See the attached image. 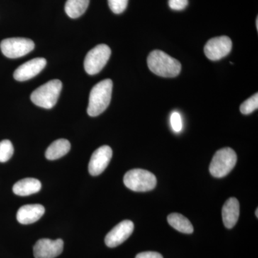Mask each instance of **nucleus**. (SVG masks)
Masks as SVG:
<instances>
[{
	"mask_svg": "<svg viewBox=\"0 0 258 258\" xmlns=\"http://www.w3.org/2000/svg\"><path fill=\"white\" fill-rule=\"evenodd\" d=\"M147 64L152 73L161 77L174 78L181 72L179 61L161 50L152 51L148 56Z\"/></svg>",
	"mask_w": 258,
	"mask_h": 258,
	"instance_id": "f257e3e1",
	"label": "nucleus"
},
{
	"mask_svg": "<svg viewBox=\"0 0 258 258\" xmlns=\"http://www.w3.org/2000/svg\"><path fill=\"white\" fill-rule=\"evenodd\" d=\"M112 90L113 82L111 79L103 80L93 86L90 93L87 108L90 116H98L106 111L111 102Z\"/></svg>",
	"mask_w": 258,
	"mask_h": 258,
	"instance_id": "f03ea898",
	"label": "nucleus"
},
{
	"mask_svg": "<svg viewBox=\"0 0 258 258\" xmlns=\"http://www.w3.org/2000/svg\"><path fill=\"white\" fill-rule=\"evenodd\" d=\"M62 84L60 80H51L32 92L30 98L34 104L50 109L57 103Z\"/></svg>",
	"mask_w": 258,
	"mask_h": 258,
	"instance_id": "7ed1b4c3",
	"label": "nucleus"
},
{
	"mask_svg": "<svg viewBox=\"0 0 258 258\" xmlns=\"http://www.w3.org/2000/svg\"><path fill=\"white\" fill-rule=\"evenodd\" d=\"M157 178L150 171L136 169L127 171L123 183L129 189L139 192L151 191L157 186Z\"/></svg>",
	"mask_w": 258,
	"mask_h": 258,
	"instance_id": "20e7f679",
	"label": "nucleus"
},
{
	"mask_svg": "<svg viewBox=\"0 0 258 258\" xmlns=\"http://www.w3.org/2000/svg\"><path fill=\"white\" fill-rule=\"evenodd\" d=\"M237 154L231 148H224L215 153L210 165V172L215 178L227 176L235 167Z\"/></svg>",
	"mask_w": 258,
	"mask_h": 258,
	"instance_id": "39448f33",
	"label": "nucleus"
},
{
	"mask_svg": "<svg viewBox=\"0 0 258 258\" xmlns=\"http://www.w3.org/2000/svg\"><path fill=\"white\" fill-rule=\"evenodd\" d=\"M111 55V48L105 44L93 47L88 52L85 58V71L89 75L98 74L105 67Z\"/></svg>",
	"mask_w": 258,
	"mask_h": 258,
	"instance_id": "423d86ee",
	"label": "nucleus"
},
{
	"mask_svg": "<svg viewBox=\"0 0 258 258\" xmlns=\"http://www.w3.org/2000/svg\"><path fill=\"white\" fill-rule=\"evenodd\" d=\"M0 48L7 57L18 58L30 53L35 48V43L30 39L13 37L3 40L0 43Z\"/></svg>",
	"mask_w": 258,
	"mask_h": 258,
	"instance_id": "0eeeda50",
	"label": "nucleus"
},
{
	"mask_svg": "<svg viewBox=\"0 0 258 258\" xmlns=\"http://www.w3.org/2000/svg\"><path fill=\"white\" fill-rule=\"evenodd\" d=\"M232 47V42L230 37L220 36L210 39L205 45L204 51L208 59L216 61L228 55Z\"/></svg>",
	"mask_w": 258,
	"mask_h": 258,
	"instance_id": "6e6552de",
	"label": "nucleus"
},
{
	"mask_svg": "<svg viewBox=\"0 0 258 258\" xmlns=\"http://www.w3.org/2000/svg\"><path fill=\"white\" fill-rule=\"evenodd\" d=\"M64 242L61 239L52 240L50 239H40L33 247L35 258H55L60 255L63 250Z\"/></svg>",
	"mask_w": 258,
	"mask_h": 258,
	"instance_id": "1a4fd4ad",
	"label": "nucleus"
},
{
	"mask_svg": "<svg viewBox=\"0 0 258 258\" xmlns=\"http://www.w3.org/2000/svg\"><path fill=\"white\" fill-rule=\"evenodd\" d=\"M113 156V151L108 146H103L97 149L91 156L88 164V171L92 176L101 174L106 169Z\"/></svg>",
	"mask_w": 258,
	"mask_h": 258,
	"instance_id": "9d476101",
	"label": "nucleus"
},
{
	"mask_svg": "<svg viewBox=\"0 0 258 258\" xmlns=\"http://www.w3.org/2000/svg\"><path fill=\"white\" fill-rule=\"evenodd\" d=\"M134 225L130 220H123L113 229L106 236L105 243L108 247H117L124 242L133 233Z\"/></svg>",
	"mask_w": 258,
	"mask_h": 258,
	"instance_id": "9b49d317",
	"label": "nucleus"
},
{
	"mask_svg": "<svg viewBox=\"0 0 258 258\" xmlns=\"http://www.w3.org/2000/svg\"><path fill=\"white\" fill-rule=\"evenodd\" d=\"M47 61L42 57H37L20 66L14 73V79L18 81H25L40 74L46 66Z\"/></svg>",
	"mask_w": 258,
	"mask_h": 258,
	"instance_id": "f8f14e48",
	"label": "nucleus"
},
{
	"mask_svg": "<svg viewBox=\"0 0 258 258\" xmlns=\"http://www.w3.org/2000/svg\"><path fill=\"white\" fill-rule=\"evenodd\" d=\"M45 211V208L41 205H24L18 210L17 220L22 225L32 224L40 220Z\"/></svg>",
	"mask_w": 258,
	"mask_h": 258,
	"instance_id": "ddd939ff",
	"label": "nucleus"
},
{
	"mask_svg": "<svg viewBox=\"0 0 258 258\" xmlns=\"http://www.w3.org/2000/svg\"><path fill=\"white\" fill-rule=\"evenodd\" d=\"M222 220L227 229H232L238 221L240 216V204L235 198L225 202L222 210Z\"/></svg>",
	"mask_w": 258,
	"mask_h": 258,
	"instance_id": "4468645a",
	"label": "nucleus"
},
{
	"mask_svg": "<svg viewBox=\"0 0 258 258\" xmlns=\"http://www.w3.org/2000/svg\"><path fill=\"white\" fill-rule=\"evenodd\" d=\"M41 187V182L38 179L25 178L15 183L13 190L15 195L24 197L38 192Z\"/></svg>",
	"mask_w": 258,
	"mask_h": 258,
	"instance_id": "2eb2a0df",
	"label": "nucleus"
},
{
	"mask_svg": "<svg viewBox=\"0 0 258 258\" xmlns=\"http://www.w3.org/2000/svg\"><path fill=\"white\" fill-rule=\"evenodd\" d=\"M71 143L67 139H60L50 144L45 152V157L48 160H56L64 157L71 150Z\"/></svg>",
	"mask_w": 258,
	"mask_h": 258,
	"instance_id": "dca6fc26",
	"label": "nucleus"
},
{
	"mask_svg": "<svg viewBox=\"0 0 258 258\" xmlns=\"http://www.w3.org/2000/svg\"><path fill=\"white\" fill-rule=\"evenodd\" d=\"M169 225L173 228L184 234H191L194 227L191 222L186 217L179 213H171L167 217Z\"/></svg>",
	"mask_w": 258,
	"mask_h": 258,
	"instance_id": "f3484780",
	"label": "nucleus"
},
{
	"mask_svg": "<svg viewBox=\"0 0 258 258\" xmlns=\"http://www.w3.org/2000/svg\"><path fill=\"white\" fill-rule=\"evenodd\" d=\"M89 3L90 0H67L64 5L66 14L71 18H79L87 10Z\"/></svg>",
	"mask_w": 258,
	"mask_h": 258,
	"instance_id": "a211bd4d",
	"label": "nucleus"
},
{
	"mask_svg": "<svg viewBox=\"0 0 258 258\" xmlns=\"http://www.w3.org/2000/svg\"><path fill=\"white\" fill-rule=\"evenodd\" d=\"M14 154V147L9 140L0 142V162L9 161Z\"/></svg>",
	"mask_w": 258,
	"mask_h": 258,
	"instance_id": "6ab92c4d",
	"label": "nucleus"
},
{
	"mask_svg": "<svg viewBox=\"0 0 258 258\" xmlns=\"http://www.w3.org/2000/svg\"><path fill=\"white\" fill-rule=\"evenodd\" d=\"M258 108V94L255 93L241 104L240 111L242 114L249 115Z\"/></svg>",
	"mask_w": 258,
	"mask_h": 258,
	"instance_id": "aec40b11",
	"label": "nucleus"
},
{
	"mask_svg": "<svg viewBox=\"0 0 258 258\" xmlns=\"http://www.w3.org/2000/svg\"><path fill=\"white\" fill-rule=\"evenodd\" d=\"M110 9L115 14H120L126 9L128 0H108Z\"/></svg>",
	"mask_w": 258,
	"mask_h": 258,
	"instance_id": "412c9836",
	"label": "nucleus"
},
{
	"mask_svg": "<svg viewBox=\"0 0 258 258\" xmlns=\"http://www.w3.org/2000/svg\"><path fill=\"white\" fill-rule=\"evenodd\" d=\"M170 123L171 128L176 133H179V132H181L183 128L182 118H181V115L179 112L174 111L171 113Z\"/></svg>",
	"mask_w": 258,
	"mask_h": 258,
	"instance_id": "4be33fe9",
	"label": "nucleus"
},
{
	"mask_svg": "<svg viewBox=\"0 0 258 258\" xmlns=\"http://www.w3.org/2000/svg\"><path fill=\"white\" fill-rule=\"evenodd\" d=\"M188 0H169V6L171 10L181 11L187 7Z\"/></svg>",
	"mask_w": 258,
	"mask_h": 258,
	"instance_id": "5701e85b",
	"label": "nucleus"
},
{
	"mask_svg": "<svg viewBox=\"0 0 258 258\" xmlns=\"http://www.w3.org/2000/svg\"><path fill=\"white\" fill-rule=\"evenodd\" d=\"M136 258H163V256L157 252H143L137 254Z\"/></svg>",
	"mask_w": 258,
	"mask_h": 258,
	"instance_id": "b1692460",
	"label": "nucleus"
},
{
	"mask_svg": "<svg viewBox=\"0 0 258 258\" xmlns=\"http://www.w3.org/2000/svg\"><path fill=\"white\" fill-rule=\"evenodd\" d=\"M256 28H257V30H258V18L256 19Z\"/></svg>",
	"mask_w": 258,
	"mask_h": 258,
	"instance_id": "393cba45",
	"label": "nucleus"
},
{
	"mask_svg": "<svg viewBox=\"0 0 258 258\" xmlns=\"http://www.w3.org/2000/svg\"><path fill=\"white\" fill-rule=\"evenodd\" d=\"M255 215H256V217H258V209L257 208V210H256V211H255Z\"/></svg>",
	"mask_w": 258,
	"mask_h": 258,
	"instance_id": "a878e982",
	"label": "nucleus"
}]
</instances>
